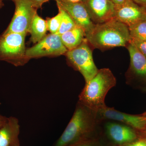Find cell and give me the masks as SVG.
Segmentation results:
<instances>
[{"mask_svg":"<svg viewBox=\"0 0 146 146\" xmlns=\"http://www.w3.org/2000/svg\"><path fill=\"white\" fill-rule=\"evenodd\" d=\"M89 44L85 38L80 46L65 54L68 63L83 76L85 83L93 78L99 70L94 63Z\"/></svg>","mask_w":146,"mask_h":146,"instance_id":"cell-5","label":"cell"},{"mask_svg":"<svg viewBox=\"0 0 146 146\" xmlns=\"http://www.w3.org/2000/svg\"><path fill=\"white\" fill-rule=\"evenodd\" d=\"M86 38L89 44L101 50L126 47L130 40L128 27L115 18L102 23L95 24Z\"/></svg>","mask_w":146,"mask_h":146,"instance_id":"cell-2","label":"cell"},{"mask_svg":"<svg viewBox=\"0 0 146 146\" xmlns=\"http://www.w3.org/2000/svg\"><path fill=\"white\" fill-rule=\"evenodd\" d=\"M33 4L34 7L36 9L42 7V5L48 1L50 0H31Z\"/></svg>","mask_w":146,"mask_h":146,"instance_id":"cell-23","label":"cell"},{"mask_svg":"<svg viewBox=\"0 0 146 146\" xmlns=\"http://www.w3.org/2000/svg\"><path fill=\"white\" fill-rule=\"evenodd\" d=\"M103 123L105 133L112 145L123 146L138 138L137 131L126 125L110 121H103Z\"/></svg>","mask_w":146,"mask_h":146,"instance_id":"cell-9","label":"cell"},{"mask_svg":"<svg viewBox=\"0 0 146 146\" xmlns=\"http://www.w3.org/2000/svg\"><path fill=\"white\" fill-rule=\"evenodd\" d=\"M121 146H146V138H138L133 142Z\"/></svg>","mask_w":146,"mask_h":146,"instance_id":"cell-21","label":"cell"},{"mask_svg":"<svg viewBox=\"0 0 146 146\" xmlns=\"http://www.w3.org/2000/svg\"><path fill=\"white\" fill-rule=\"evenodd\" d=\"M15 12L8 27L3 33L27 34L37 9L31 0H13Z\"/></svg>","mask_w":146,"mask_h":146,"instance_id":"cell-6","label":"cell"},{"mask_svg":"<svg viewBox=\"0 0 146 146\" xmlns=\"http://www.w3.org/2000/svg\"><path fill=\"white\" fill-rule=\"evenodd\" d=\"M115 18L129 27L146 21V8L132 0H127L121 4L115 5Z\"/></svg>","mask_w":146,"mask_h":146,"instance_id":"cell-11","label":"cell"},{"mask_svg":"<svg viewBox=\"0 0 146 146\" xmlns=\"http://www.w3.org/2000/svg\"><path fill=\"white\" fill-rule=\"evenodd\" d=\"M129 43L133 44L137 49L146 57V41H136L130 40Z\"/></svg>","mask_w":146,"mask_h":146,"instance_id":"cell-20","label":"cell"},{"mask_svg":"<svg viewBox=\"0 0 146 146\" xmlns=\"http://www.w3.org/2000/svg\"><path fill=\"white\" fill-rule=\"evenodd\" d=\"M137 133H141L143 135V138H146V118H145V123H144V125L143 128L142 129V130L140 131L137 132Z\"/></svg>","mask_w":146,"mask_h":146,"instance_id":"cell-25","label":"cell"},{"mask_svg":"<svg viewBox=\"0 0 146 146\" xmlns=\"http://www.w3.org/2000/svg\"><path fill=\"white\" fill-rule=\"evenodd\" d=\"M68 50L63 45L60 35L50 33L33 46L27 49L26 54L28 59L58 56L65 54Z\"/></svg>","mask_w":146,"mask_h":146,"instance_id":"cell-8","label":"cell"},{"mask_svg":"<svg viewBox=\"0 0 146 146\" xmlns=\"http://www.w3.org/2000/svg\"><path fill=\"white\" fill-rule=\"evenodd\" d=\"M58 10V13L56 16L52 18H48L46 20L48 31L52 34H57L60 29L62 16L60 11Z\"/></svg>","mask_w":146,"mask_h":146,"instance_id":"cell-19","label":"cell"},{"mask_svg":"<svg viewBox=\"0 0 146 146\" xmlns=\"http://www.w3.org/2000/svg\"><path fill=\"white\" fill-rule=\"evenodd\" d=\"M57 7L65 10L78 26L80 27L86 35L92 30L95 24L91 21L83 3H68L56 1Z\"/></svg>","mask_w":146,"mask_h":146,"instance_id":"cell-13","label":"cell"},{"mask_svg":"<svg viewBox=\"0 0 146 146\" xmlns=\"http://www.w3.org/2000/svg\"><path fill=\"white\" fill-rule=\"evenodd\" d=\"M63 45L68 50L75 48L80 46L86 38V33L80 27L76 26L70 30L60 35Z\"/></svg>","mask_w":146,"mask_h":146,"instance_id":"cell-15","label":"cell"},{"mask_svg":"<svg viewBox=\"0 0 146 146\" xmlns=\"http://www.w3.org/2000/svg\"><path fill=\"white\" fill-rule=\"evenodd\" d=\"M128 28L130 40L146 41V21L136 23L129 27Z\"/></svg>","mask_w":146,"mask_h":146,"instance_id":"cell-17","label":"cell"},{"mask_svg":"<svg viewBox=\"0 0 146 146\" xmlns=\"http://www.w3.org/2000/svg\"><path fill=\"white\" fill-rule=\"evenodd\" d=\"M20 133L18 119L13 117H8L6 122L0 128V146H20Z\"/></svg>","mask_w":146,"mask_h":146,"instance_id":"cell-14","label":"cell"},{"mask_svg":"<svg viewBox=\"0 0 146 146\" xmlns=\"http://www.w3.org/2000/svg\"><path fill=\"white\" fill-rule=\"evenodd\" d=\"M115 5H119L125 1L127 0H110Z\"/></svg>","mask_w":146,"mask_h":146,"instance_id":"cell-28","label":"cell"},{"mask_svg":"<svg viewBox=\"0 0 146 146\" xmlns=\"http://www.w3.org/2000/svg\"><path fill=\"white\" fill-rule=\"evenodd\" d=\"M73 146H101V145L98 138L82 142Z\"/></svg>","mask_w":146,"mask_h":146,"instance_id":"cell-22","label":"cell"},{"mask_svg":"<svg viewBox=\"0 0 146 146\" xmlns=\"http://www.w3.org/2000/svg\"><path fill=\"white\" fill-rule=\"evenodd\" d=\"M102 121H115L133 128L137 132L143 127L145 118L141 115H131L118 111L114 108L106 106L98 111Z\"/></svg>","mask_w":146,"mask_h":146,"instance_id":"cell-12","label":"cell"},{"mask_svg":"<svg viewBox=\"0 0 146 146\" xmlns=\"http://www.w3.org/2000/svg\"><path fill=\"white\" fill-rule=\"evenodd\" d=\"M1 1H3V0H1ZM11 1H13V0H11Z\"/></svg>","mask_w":146,"mask_h":146,"instance_id":"cell-32","label":"cell"},{"mask_svg":"<svg viewBox=\"0 0 146 146\" xmlns=\"http://www.w3.org/2000/svg\"><path fill=\"white\" fill-rule=\"evenodd\" d=\"M91 21L101 24L115 18V5L110 0H84Z\"/></svg>","mask_w":146,"mask_h":146,"instance_id":"cell-10","label":"cell"},{"mask_svg":"<svg viewBox=\"0 0 146 146\" xmlns=\"http://www.w3.org/2000/svg\"><path fill=\"white\" fill-rule=\"evenodd\" d=\"M58 8L61 11L62 16L60 29L57 33V34L60 35L70 30L77 25L70 16L65 10L59 7H58Z\"/></svg>","mask_w":146,"mask_h":146,"instance_id":"cell-18","label":"cell"},{"mask_svg":"<svg viewBox=\"0 0 146 146\" xmlns=\"http://www.w3.org/2000/svg\"><path fill=\"white\" fill-rule=\"evenodd\" d=\"M116 83V78L109 69H100L93 78L85 83L79 96L78 101L98 112L106 106V96Z\"/></svg>","mask_w":146,"mask_h":146,"instance_id":"cell-3","label":"cell"},{"mask_svg":"<svg viewBox=\"0 0 146 146\" xmlns=\"http://www.w3.org/2000/svg\"><path fill=\"white\" fill-rule=\"evenodd\" d=\"M130 56V65L125 74L126 83L146 90V57L129 43L127 46Z\"/></svg>","mask_w":146,"mask_h":146,"instance_id":"cell-7","label":"cell"},{"mask_svg":"<svg viewBox=\"0 0 146 146\" xmlns=\"http://www.w3.org/2000/svg\"><path fill=\"white\" fill-rule=\"evenodd\" d=\"M26 34L3 33L0 35V61L14 66H23L29 59L27 57L25 40Z\"/></svg>","mask_w":146,"mask_h":146,"instance_id":"cell-4","label":"cell"},{"mask_svg":"<svg viewBox=\"0 0 146 146\" xmlns=\"http://www.w3.org/2000/svg\"><path fill=\"white\" fill-rule=\"evenodd\" d=\"M102 122L98 112L78 102L72 119L54 146H73L98 139Z\"/></svg>","mask_w":146,"mask_h":146,"instance_id":"cell-1","label":"cell"},{"mask_svg":"<svg viewBox=\"0 0 146 146\" xmlns=\"http://www.w3.org/2000/svg\"><path fill=\"white\" fill-rule=\"evenodd\" d=\"M134 2L146 8V0H132Z\"/></svg>","mask_w":146,"mask_h":146,"instance_id":"cell-26","label":"cell"},{"mask_svg":"<svg viewBox=\"0 0 146 146\" xmlns=\"http://www.w3.org/2000/svg\"><path fill=\"white\" fill-rule=\"evenodd\" d=\"M110 146H121L117 145H110Z\"/></svg>","mask_w":146,"mask_h":146,"instance_id":"cell-31","label":"cell"},{"mask_svg":"<svg viewBox=\"0 0 146 146\" xmlns=\"http://www.w3.org/2000/svg\"><path fill=\"white\" fill-rule=\"evenodd\" d=\"M7 119H8V117L3 116L0 114V128L6 122Z\"/></svg>","mask_w":146,"mask_h":146,"instance_id":"cell-24","label":"cell"},{"mask_svg":"<svg viewBox=\"0 0 146 146\" xmlns=\"http://www.w3.org/2000/svg\"><path fill=\"white\" fill-rule=\"evenodd\" d=\"M4 5V4L3 3L2 1H1L0 0V9H1L3 7Z\"/></svg>","mask_w":146,"mask_h":146,"instance_id":"cell-29","label":"cell"},{"mask_svg":"<svg viewBox=\"0 0 146 146\" xmlns=\"http://www.w3.org/2000/svg\"><path fill=\"white\" fill-rule=\"evenodd\" d=\"M55 1H59L68 3H79L83 2L84 0H55Z\"/></svg>","mask_w":146,"mask_h":146,"instance_id":"cell-27","label":"cell"},{"mask_svg":"<svg viewBox=\"0 0 146 146\" xmlns=\"http://www.w3.org/2000/svg\"><path fill=\"white\" fill-rule=\"evenodd\" d=\"M47 31L46 21L36 13L32 22L29 32L31 35V42L34 44L40 42L46 36Z\"/></svg>","mask_w":146,"mask_h":146,"instance_id":"cell-16","label":"cell"},{"mask_svg":"<svg viewBox=\"0 0 146 146\" xmlns=\"http://www.w3.org/2000/svg\"><path fill=\"white\" fill-rule=\"evenodd\" d=\"M141 115H142V116H143V117H144L146 118V111L145 112H144L143 114H141Z\"/></svg>","mask_w":146,"mask_h":146,"instance_id":"cell-30","label":"cell"}]
</instances>
